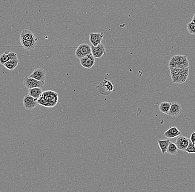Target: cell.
<instances>
[{"mask_svg":"<svg viewBox=\"0 0 195 192\" xmlns=\"http://www.w3.org/2000/svg\"><path fill=\"white\" fill-rule=\"evenodd\" d=\"M189 62L186 55H176L170 59L168 63V67L170 69L173 68H184L189 67Z\"/></svg>","mask_w":195,"mask_h":192,"instance_id":"cell-3","label":"cell"},{"mask_svg":"<svg viewBox=\"0 0 195 192\" xmlns=\"http://www.w3.org/2000/svg\"><path fill=\"white\" fill-rule=\"evenodd\" d=\"M181 106L177 103H172L168 115L171 117H176L181 113Z\"/></svg>","mask_w":195,"mask_h":192,"instance_id":"cell-13","label":"cell"},{"mask_svg":"<svg viewBox=\"0 0 195 192\" xmlns=\"http://www.w3.org/2000/svg\"><path fill=\"white\" fill-rule=\"evenodd\" d=\"M186 152L188 154H195V146L194 143L192 142L190 140L189 144L188 145V147L185 150Z\"/></svg>","mask_w":195,"mask_h":192,"instance_id":"cell-24","label":"cell"},{"mask_svg":"<svg viewBox=\"0 0 195 192\" xmlns=\"http://www.w3.org/2000/svg\"><path fill=\"white\" fill-rule=\"evenodd\" d=\"M19 63V59H11L8 61L6 63L4 64V66L9 70H13L15 69L17 66V65Z\"/></svg>","mask_w":195,"mask_h":192,"instance_id":"cell-19","label":"cell"},{"mask_svg":"<svg viewBox=\"0 0 195 192\" xmlns=\"http://www.w3.org/2000/svg\"><path fill=\"white\" fill-rule=\"evenodd\" d=\"M194 145H195V142H194Z\"/></svg>","mask_w":195,"mask_h":192,"instance_id":"cell-28","label":"cell"},{"mask_svg":"<svg viewBox=\"0 0 195 192\" xmlns=\"http://www.w3.org/2000/svg\"><path fill=\"white\" fill-rule=\"evenodd\" d=\"M180 134H181V132L180 130L177 127L173 126L168 128V130L164 132V135L166 138L170 139V138L176 137Z\"/></svg>","mask_w":195,"mask_h":192,"instance_id":"cell-14","label":"cell"},{"mask_svg":"<svg viewBox=\"0 0 195 192\" xmlns=\"http://www.w3.org/2000/svg\"><path fill=\"white\" fill-rule=\"evenodd\" d=\"M23 103L24 106L28 110H31L37 107L38 105V100L30 96L29 94L25 95L23 97Z\"/></svg>","mask_w":195,"mask_h":192,"instance_id":"cell-7","label":"cell"},{"mask_svg":"<svg viewBox=\"0 0 195 192\" xmlns=\"http://www.w3.org/2000/svg\"><path fill=\"white\" fill-rule=\"evenodd\" d=\"M192 21L195 23V13H194V16H193L192 18Z\"/></svg>","mask_w":195,"mask_h":192,"instance_id":"cell-27","label":"cell"},{"mask_svg":"<svg viewBox=\"0 0 195 192\" xmlns=\"http://www.w3.org/2000/svg\"><path fill=\"white\" fill-rule=\"evenodd\" d=\"M178 150L179 149L176 146L175 143H174L170 141L169 143V145H168V150H167V152L170 154L175 155L177 154Z\"/></svg>","mask_w":195,"mask_h":192,"instance_id":"cell-21","label":"cell"},{"mask_svg":"<svg viewBox=\"0 0 195 192\" xmlns=\"http://www.w3.org/2000/svg\"><path fill=\"white\" fill-rule=\"evenodd\" d=\"M190 140L193 143H194L195 141V132H193L192 134L191 135V137H190Z\"/></svg>","mask_w":195,"mask_h":192,"instance_id":"cell-26","label":"cell"},{"mask_svg":"<svg viewBox=\"0 0 195 192\" xmlns=\"http://www.w3.org/2000/svg\"><path fill=\"white\" fill-rule=\"evenodd\" d=\"M187 29L190 34L195 35V23L191 21L187 24Z\"/></svg>","mask_w":195,"mask_h":192,"instance_id":"cell-23","label":"cell"},{"mask_svg":"<svg viewBox=\"0 0 195 192\" xmlns=\"http://www.w3.org/2000/svg\"><path fill=\"white\" fill-rule=\"evenodd\" d=\"M24 85L26 88L30 89L34 88H42L45 84V83L43 81L36 80L34 78L26 77L24 78L23 80Z\"/></svg>","mask_w":195,"mask_h":192,"instance_id":"cell-6","label":"cell"},{"mask_svg":"<svg viewBox=\"0 0 195 192\" xmlns=\"http://www.w3.org/2000/svg\"><path fill=\"white\" fill-rule=\"evenodd\" d=\"M103 37V33H90L89 35V41L92 45L96 47L101 43Z\"/></svg>","mask_w":195,"mask_h":192,"instance_id":"cell-12","label":"cell"},{"mask_svg":"<svg viewBox=\"0 0 195 192\" xmlns=\"http://www.w3.org/2000/svg\"><path fill=\"white\" fill-rule=\"evenodd\" d=\"M8 54L10 55V60L11 59H17V54L15 52H9L8 53Z\"/></svg>","mask_w":195,"mask_h":192,"instance_id":"cell-25","label":"cell"},{"mask_svg":"<svg viewBox=\"0 0 195 192\" xmlns=\"http://www.w3.org/2000/svg\"><path fill=\"white\" fill-rule=\"evenodd\" d=\"M58 101V94L57 92L47 90L43 92L38 99V104L47 108H53Z\"/></svg>","mask_w":195,"mask_h":192,"instance_id":"cell-2","label":"cell"},{"mask_svg":"<svg viewBox=\"0 0 195 192\" xmlns=\"http://www.w3.org/2000/svg\"><path fill=\"white\" fill-rule=\"evenodd\" d=\"M92 53L91 46L87 43H82L77 47L76 50V56L78 59H80L88 54Z\"/></svg>","mask_w":195,"mask_h":192,"instance_id":"cell-5","label":"cell"},{"mask_svg":"<svg viewBox=\"0 0 195 192\" xmlns=\"http://www.w3.org/2000/svg\"><path fill=\"white\" fill-rule=\"evenodd\" d=\"M10 60L8 53H4L0 55V64L4 65V63Z\"/></svg>","mask_w":195,"mask_h":192,"instance_id":"cell-22","label":"cell"},{"mask_svg":"<svg viewBox=\"0 0 195 192\" xmlns=\"http://www.w3.org/2000/svg\"><path fill=\"white\" fill-rule=\"evenodd\" d=\"M96 88L102 95L107 96L113 91L114 85L111 81L105 79L96 86Z\"/></svg>","mask_w":195,"mask_h":192,"instance_id":"cell-4","label":"cell"},{"mask_svg":"<svg viewBox=\"0 0 195 192\" xmlns=\"http://www.w3.org/2000/svg\"><path fill=\"white\" fill-rule=\"evenodd\" d=\"M171 103H168L166 101L162 102L159 105V110L162 113L168 115L171 107Z\"/></svg>","mask_w":195,"mask_h":192,"instance_id":"cell-20","label":"cell"},{"mask_svg":"<svg viewBox=\"0 0 195 192\" xmlns=\"http://www.w3.org/2000/svg\"><path fill=\"white\" fill-rule=\"evenodd\" d=\"M190 139L184 136L183 135H179L176 140L175 144L177 147L178 149L182 151H185L188 147L189 144Z\"/></svg>","mask_w":195,"mask_h":192,"instance_id":"cell-11","label":"cell"},{"mask_svg":"<svg viewBox=\"0 0 195 192\" xmlns=\"http://www.w3.org/2000/svg\"><path fill=\"white\" fill-rule=\"evenodd\" d=\"M80 63L81 65L87 69H91L95 64V58L92 53L88 54L83 58H80Z\"/></svg>","mask_w":195,"mask_h":192,"instance_id":"cell-8","label":"cell"},{"mask_svg":"<svg viewBox=\"0 0 195 192\" xmlns=\"http://www.w3.org/2000/svg\"><path fill=\"white\" fill-rule=\"evenodd\" d=\"M157 142L159 144V146L161 151V153L165 154L167 152V150L168 148L169 143L170 142V139L168 138L167 140H158Z\"/></svg>","mask_w":195,"mask_h":192,"instance_id":"cell-16","label":"cell"},{"mask_svg":"<svg viewBox=\"0 0 195 192\" xmlns=\"http://www.w3.org/2000/svg\"><path fill=\"white\" fill-rule=\"evenodd\" d=\"M19 39L22 46L28 51L35 49L38 40L32 32L28 30H24L21 32Z\"/></svg>","mask_w":195,"mask_h":192,"instance_id":"cell-1","label":"cell"},{"mask_svg":"<svg viewBox=\"0 0 195 192\" xmlns=\"http://www.w3.org/2000/svg\"><path fill=\"white\" fill-rule=\"evenodd\" d=\"M43 92L41 88H34L29 89L28 94L30 96H32L33 97L38 100L42 95Z\"/></svg>","mask_w":195,"mask_h":192,"instance_id":"cell-18","label":"cell"},{"mask_svg":"<svg viewBox=\"0 0 195 192\" xmlns=\"http://www.w3.org/2000/svg\"><path fill=\"white\" fill-rule=\"evenodd\" d=\"M170 74H171V78L172 82L173 83H176L179 79L182 68H173L172 69H170Z\"/></svg>","mask_w":195,"mask_h":192,"instance_id":"cell-15","label":"cell"},{"mask_svg":"<svg viewBox=\"0 0 195 192\" xmlns=\"http://www.w3.org/2000/svg\"><path fill=\"white\" fill-rule=\"evenodd\" d=\"M28 77L34 78L36 80L44 82L46 80V71L42 68H36Z\"/></svg>","mask_w":195,"mask_h":192,"instance_id":"cell-10","label":"cell"},{"mask_svg":"<svg viewBox=\"0 0 195 192\" xmlns=\"http://www.w3.org/2000/svg\"><path fill=\"white\" fill-rule=\"evenodd\" d=\"M188 75H189V67L182 68V72H181L180 77H179V79L176 83H177V84L184 83L188 79Z\"/></svg>","mask_w":195,"mask_h":192,"instance_id":"cell-17","label":"cell"},{"mask_svg":"<svg viewBox=\"0 0 195 192\" xmlns=\"http://www.w3.org/2000/svg\"><path fill=\"white\" fill-rule=\"evenodd\" d=\"M92 53L94 58L100 59L103 55L106 53V48L102 43H100L97 46L94 47L92 45Z\"/></svg>","mask_w":195,"mask_h":192,"instance_id":"cell-9","label":"cell"}]
</instances>
